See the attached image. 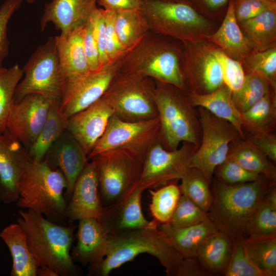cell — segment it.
Segmentation results:
<instances>
[{
    "label": "cell",
    "instance_id": "cell-55",
    "mask_svg": "<svg viewBox=\"0 0 276 276\" xmlns=\"http://www.w3.org/2000/svg\"><path fill=\"white\" fill-rule=\"evenodd\" d=\"M36 275L38 276H59L53 269L47 267H39L37 269Z\"/></svg>",
    "mask_w": 276,
    "mask_h": 276
},
{
    "label": "cell",
    "instance_id": "cell-7",
    "mask_svg": "<svg viewBox=\"0 0 276 276\" xmlns=\"http://www.w3.org/2000/svg\"><path fill=\"white\" fill-rule=\"evenodd\" d=\"M140 10L150 31L182 43L206 40L217 29L214 21L188 3L143 0Z\"/></svg>",
    "mask_w": 276,
    "mask_h": 276
},
{
    "label": "cell",
    "instance_id": "cell-41",
    "mask_svg": "<svg viewBox=\"0 0 276 276\" xmlns=\"http://www.w3.org/2000/svg\"><path fill=\"white\" fill-rule=\"evenodd\" d=\"M241 63L245 74L259 75L276 88V46L264 51H254Z\"/></svg>",
    "mask_w": 276,
    "mask_h": 276
},
{
    "label": "cell",
    "instance_id": "cell-35",
    "mask_svg": "<svg viewBox=\"0 0 276 276\" xmlns=\"http://www.w3.org/2000/svg\"><path fill=\"white\" fill-rule=\"evenodd\" d=\"M276 237L275 184L271 186L248 227L247 237Z\"/></svg>",
    "mask_w": 276,
    "mask_h": 276
},
{
    "label": "cell",
    "instance_id": "cell-33",
    "mask_svg": "<svg viewBox=\"0 0 276 276\" xmlns=\"http://www.w3.org/2000/svg\"><path fill=\"white\" fill-rule=\"evenodd\" d=\"M238 24L255 51H264L276 46V11H266Z\"/></svg>",
    "mask_w": 276,
    "mask_h": 276
},
{
    "label": "cell",
    "instance_id": "cell-19",
    "mask_svg": "<svg viewBox=\"0 0 276 276\" xmlns=\"http://www.w3.org/2000/svg\"><path fill=\"white\" fill-rule=\"evenodd\" d=\"M113 111L102 97L68 119L67 130L88 155L103 135Z\"/></svg>",
    "mask_w": 276,
    "mask_h": 276
},
{
    "label": "cell",
    "instance_id": "cell-50",
    "mask_svg": "<svg viewBox=\"0 0 276 276\" xmlns=\"http://www.w3.org/2000/svg\"><path fill=\"white\" fill-rule=\"evenodd\" d=\"M230 0H188L189 4L199 13L216 22L223 19Z\"/></svg>",
    "mask_w": 276,
    "mask_h": 276
},
{
    "label": "cell",
    "instance_id": "cell-26",
    "mask_svg": "<svg viewBox=\"0 0 276 276\" xmlns=\"http://www.w3.org/2000/svg\"><path fill=\"white\" fill-rule=\"evenodd\" d=\"M84 26L66 35L54 37L58 60L65 78L90 71L83 45Z\"/></svg>",
    "mask_w": 276,
    "mask_h": 276
},
{
    "label": "cell",
    "instance_id": "cell-20",
    "mask_svg": "<svg viewBox=\"0 0 276 276\" xmlns=\"http://www.w3.org/2000/svg\"><path fill=\"white\" fill-rule=\"evenodd\" d=\"M43 160L62 173L66 181L64 197L70 199L78 177L88 163L81 146L66 129L51 146Z\"/></svg>",
    "mask_w": 276,
    "mask_h": 276
},
{
    "label": "cell",
    "instance_id": "cell-2",
    "mask_svg": "<svg viewBox=\"0 0 276 276\" xmlns=\"http://www.w3.org/2000/svg\"><path fill=\"white\" fill-rule=\"evenodd\" d=\"M274 184L264 176L253 181L237 184L214 179L209 218L219 231L233 239L246 238L254 214Z\"/></svg>",
    "mask_w": 276,
    "mask_h": 276
},
{
    "label": "cell",
    "instance_id": "cell-40",
    "mask_svg": "<svg viewBox=\"0 0 276 276\" xmlns=\"http://www.w3.org/2000/svg\"><path fill=\"white\" fill-rule=\"evenodd\" d=\"M23 76L22 68L17 64L0 72V133L6 129L15 90Z\"/></svg>",
    "mask_w": 276,
    "mask_h": 276
},
{
    "label": "cell",
    "instance_id": "cell-5",
    "mask_svg": "<svg viewBox=\"0 0 276 276\" xmlns=\"http://www.w3.org/2000/svg\"><path fill=\"white\" fill-rule=\"evenodd\" d=\"M154 81V98L160 123L159 143L168 150L176 149L183 142L198 148L201 130L198 111L191 103L186 91L167 83Z\"/></svg>",
    "mask_w": 276,
    "mask_h": 276
},
{
    "label": "cell",
    "instance_id": "cell-58",
    "mask_svg": "<svg viewBox=\"0 0 276 276\" xmlns=\"http://www.w3.org/2000/svg\"><path fill=\"white\" fill-rule=\"evenodd\" d=\"M4 68V67H3L2 66H0V72L2 71Z\"/></svg>",
    "mask_w": 276,
    "mask_h": 276
},
{
    "label": "cell",
    "instance_id": "cell-51",
    "mask_svg": "<svg viewBox=\"0 0 276 276\" xmlns=\"http://www.w3.org/2000/svg\"><path fill=\"white\" fill-rule=\"evenodd\" d=\"M83 39L84 51L89 70L93 71L100 69L101 66L99 61V51L94 37L93 27L90 18L84 26Z\"/></svg>",
    "mask_w": 276,
    "mask_h": 276
},
{
    "label": "cell",
    "instance_id": "cell-27",
    "mask_svg": "<svg viewBox=\"0 0 276 276\" xmlns=\"http://www.w3.org/2000/svg\"><path fill=\"white\" fill-rule=\"evenodd\" d=\"M13 260L12 276H36L38 268L28 246L26 234L17 222L7 226L0 233Z\"/></svg>",
    "mask_w": 276,
    "mask_h": 276
},
{
    "label": "cell",
    "instance_id": "cell-22",
    "mask_svg": "<svg viewBox=\"0 0 276 276\" xmlns=\"http://www.w3.org/2000/svg\"><path fill=\"white\" fill-rule=\"evenodd\" d=\"M97 8V0H53L45 6L41 30L51 22L60 34L66 35L85 25Z\"/></svg>",
    "mask_w": 276,
    "mask_h": 276
},
{
    "label": "cell",
    "instance_id": "cell-3",
    "mask_svg": "<svg viewBox=\"0 0 276 276\" xmlns=\"http://www.w3.org/2000/svg\"><path fill=\"white\" fill-rule=\"evenodd\" d=\"M19 213L17 222L26 234L38 267L50 268L58 275H77L79 270L70 253L74 227L54 223L31 210Z\"/></svg>",
    "mask_w": 276,
    "mask_h": 276
},
{
    "label": "cell",
    "instance_id": "cell-23",
    "mask_svg": "<svg viewBox=\"0 0 276 276\" xmlns=\"http://www.w3.org/2000/svg\"><path fill=\"white\" fill-rule=\"evenodd\" d=\"M79 221L77 244L71 256L73 261L90 267L99 264L106 256L108 234L97 219L84 218Z\"/></svg>",
    "mask_w": 276,
    "mask_h": 276
},
{
    "label": "cell",
    "instance_id": "cell-4",
    "mask_svg": "<svg viewBox=\"0 0 276 276\" xmlns=\"http://www.w3.org/2000/svg\"><path fill=\"white\" fill-rule=\"evenodd\" d=\"M66 179L59 169H52L43 160L31 159L24 167L17 183L16 204L52 222L63 223L66 218Z\"/></svg>",
    "mask_w": 276,
    "mask_h": 276
},
{
    "label": "cell",
    "instance_id": "cell-47",
    "mask_svg": "<svg viewBox=\"0 0 276 276\" xmlns=\"http://www.w3.org/2000/svg\"><path fill=\"white\" fill-rule=\"evenodd\" d=\"M107 54L110 62L118 61L127 52L122 45L114 25V12L105 10Z\"/></svg>",
    "mask_w": 276,
    "mask_h": 276
},
{
    "label": "cell",
    "instance_id": "cell-24",
    "mask_svg": "<svg viewBox=\"0 0 276 276\" xmlns=\"http://www.w3.org/2000/svg\"><path fill=\"white\" fill-rule=\"evenodd\" d=\"M206 40L220 48L227 56L240 61L255 51L250 40L241 30L236 20L233 0H230L220 27L206 37Z\"/></svg>",
    "mask_w": 276,
    "mask_h": 276
},
{
    "label": "cell",
    "instance_id": "cell-48",
    "mask_svg": "<svg viewBox=\"0 0 276 276\" xmlns=\"http://www.w3.org/2000/svg\"><path fill=\"white\" fill-rule=\"evenodd\" d=\"M24 0H5L0 7V66L8 54L7 26L13 14Z\"/></svg>",
    "mask_w": 276,
    "mask_h": 276
},
{
    "label": "cell",
    "instance_id": "cell-57",
    "mask_svg": "<svg viewBox=\"0 0 276 276\" xmlns=\"http://www.w3.org/2000/svg\"><path fill=\"white\" fill-rule=\"evenodd\" d=\"M28 3H32L35 1V0H25Z\"/></svg>",
    "mask_w": 276,
    "mask_h": 276
},
{
    "label": "cell",
    "instance_id": "cell-9",
    "mask_svg": "<svg viewBox=\"0 0 276 276\" xmlns=\"http://www.w3.org/2000/svg\"><path fill=\"white\" fill-rule=\"evenodd\" d=\"M89 160L95 165L101 201L106 207L122 198L138 184L144 158L128 150L119 148L99 153Z\"/></svg>",
    "mask_w": 276,
    "mask_h": 276
},
{
    "label": "cell",
    "instance_id": "cell-31",
    "mask_svg": "<svg viewBox=\"0 0 276 276\" xmlns=\"http://www.w3.org/2000/svg\"><path fill=\"white\" fill-rule=\"evenodd\" d=\"M227 158L275 183L276 168L273 162L247 139H242L231 143Z\"/></svg>",
    "mask_w": 276,
    "mask_h": 276
},
{
    "label": "cell",
    "instance_id": "cell-12",
    "mask_svg": "<svg viewBox=\"0 0 276 276\" xmlns=\"http://www.w3.org/2000/svg\"><path fill=\"white\" fill-rule=\"evenodd\" d=\"M160 123L158 117L144 121L128 122L112 115L103 135L88 155L92 157L104 152L125 149L145 159L150 149L159 142Z\"/></svg>",
    "mask_w": 276,
    "mask_h": 276
},
{
    "label": "cell",
    "instance_id": "cell-59",
    "mask_svg": "<svg viewBox=\"0 0 276 276\" xmlns=\"http://www.w3.org/2000/svg\"><path fill=\"white\" fill-rule=\"evenodd\" d=\"M271 1H275V2H276V0H271Z\"/></svg>",
    "mask_w": 276,
    "mask_h": 276
},
{
    "label": "cell",
    "instance_id": "cell-39",
    "mask_svg": "<svg viewBox=\"0 0 276 276\" xmlns=\"http://www.w3.org/2000/svg\"><path fill=\"white\" fill-rule=\"evenodd\" d=\"M151 192L150 210L154 220L159 224L168 223L181 195L179 187L175 184L170 183Z\"/></svg>",
    "mask_w": 276,
    "mask_h": 276
},
{
    "label": "cell",
    "instance_id": "cell-34",
    "mask_svg": "<svg viewBox=\"0 0 276 276\" xmlns=\"http://www.w3.org/2000/svg\"><path fill=\"white\" fill-rule=\"evenodd\" d=\"M114 25L119 39L127 51L139 43L150 31L140 9L114 12Z\"/></svg>",
    "mask_w": 276,
    "mask_h": 276
},
{
    "label": "cell",
    "instance_id": "cell-21",
    "mask_svg": "<svg viewBox=\"0 0 276 276\" xmlns=\"http://www.w3.org/2000/svg\"><path fill=\"white\" fill-rule=\"evenodd\" d=\"M103 210L97 172L95 164L90 160L75 184L66 206V217L71 222L88 218L98 219Z\"/></svg>",
    "mask_w": 276,
    "mask_h": 276
},
{
    "label": "cell",
    "instance_id": "cell-6",
    "mask_svg": "<svg viewBox=\"0 0 276 276\" xmlns=\"http://www.w3.org/2000/svg\"><path fill=\"white\" fill-rule=\"evenodd\" d=\"M182 43L147 34L119 61V71L143 75L187 91L182 70Z\"/></svg>",
    "mask_w": 276,
    "mask_h": 276
},
{
    "label": "cell",
    "instance_id": "cell-28",
    "mask_svg": "<svg viewBox=\"0 0 276 276\" xmlns=\"http://www.w3.org/2000/svg\"><path fill=\"white\" fill-rule=\"evenodd\" d=\"M158 227L183 258L196 257L198 248L205 239L219 231L209 218L186 227L174 228L167 223L159 224Z\"/></svg>",
    "mask_w": 276,
    "mask_h": 276
},
{
    "label": "cell",
    "instance_id": "cell-42",
    "mask_svg": "<svg viewBox=\"0 0 276 276\" xmlns=\"http://www.w3.org/2000/svg\"><path fill=\"white\" fill-rule=\"evenodd\" d=\"M234 240L233 248L225 276H275L258 267L246 254L243 239Z\"/></svg>",
    "mask_w": 276,
    "mask_h": 276
},
{
    "label": "cell",
    "instance_id": "cell-49",
    "mask_svg": "<svg viewBox=\"0 0 276 276\" xmlns=\"http://www.w3.org/2000/svg\"><path fill=\"white\" fill-rule=\"evenodd\" d=\"M90 20L98 49L100 63L102 67L110 63L107 54L104 9L98 7L93 12Z\"/></svg>",
    "mask_w": 276,
    "mask_h": 276
},
{
    "label": "cell",
    "instance_id": "cell-36",
    "mask_svg": "<svg viewBox=\"0 0 276 276\" xmlns=\"http://www.w3.org/2000/svg\"><path fill=\"white\" fill-rule=\"evenodd\" d=\"M272 88H274L269 81L261 76L245 74L241 87L232 93V99L237 109L242 113L259 102Z\"/></svg>",
    "mask_w": 276,
    "mask_h": 276
},
{
    "label": "cell",
    "instance_id": "cell-11",
    "mask_svg": "<svg viewBox=\"0 0 276 276\" xmlns=\"http://www.w3.org/2000/svg\"><path fill=\"white\" fill-rule=\"evenodd\" d=\"M197 107L201 139L192 157L190 168L201 171L212 183L214 171L226 159L231 143L245 138L229 122L202 107Z\"/></svg>",
    "mask_w": 276,
    "mask_h": 276
},
{
    "label": "cell",
    "instance_id": "cell-18",
    "mask_svg": "<svg viewBox=\"0 0 276 276\" xmlns=\"http://www.w3.org/2000/svg\"><path fill=\"white\" fill-rule=\"evenodd\" d=\"M144 190L138 183L117 201L103 207L98 220L108 235L147 227L155 222L148 220L142 212L141 199Z\"/></svg>",
    "mask_w": 276,
    "mask_h": 276
},
{
    "label": "cell",
    "instance_id": "cell-32",
    "mask_svg": "<svg viewBox=\"0 0 276 276\" xmlns=\"http://www.w3.org/2000/svg\"><path fill=\"white\" fill-rule=\"evenodd\" d=\"M68 119L59 103L51 102L45 123L36 140L28 150L33 160L44 159L51 146L67 129Z\"/></svg>",
    "mask_w": 276,
    "mask_h": 276
},
{
    "label": "cell",
    "instance_id": "cell-44",
    "mask_svg": "<svg viewBox=\"0 0 276 276\" xmlns=\"http://www.w3.org/2000/svg\"><path fill=\"white\" fill-rule=\"evenodd\" d=\"M209 44L211 52L219 63L223 83L232 92L238 90L242 85L245 76L242 63L229 57L214 44L209 42Z\"/></svg>",
    "mask_w": 276,
    "mask_h": 276
},
{
    "label": "cell",
    "instance_id": "cell-25",
    "mask_svg": "<svg viewBox=\"0 0 276 276\" xmlns=\"http://www.w3.org/2000/svg\"><path fill=\"white\" fill-rule=\"evenodd\" d=\"M232 93L224 83L214 91L206 94L186 91L194 107H202L214 116L229 122L245 138L242 129L241 113L234 103Z\"/></svg>",
    "mask_w": 276,
    "mask_h": 276
},
{
    "label": "cell",
    "instance_id": "cell-53",
    "mask_svg": "<svg viewBox=\"0 0 276 276\" xmlns=\"http://www.w3.org/2000/svg\"><path fill=\"white\" fill-rule=\"evenodd\" d=\"M175 276H212L199 262L196 257L183 258L179 263Z\"/></svg>",
    "mask_w": 276,
    "mask_h": 276
},
{
    "label": "cell",
    "instance_id": "cell-29",
    "mask_svg": "<svg viewBox=\"0 0 276 276\" xmlns=\"http://www.w3.org/2000/svg\"><path fill=\"white\" fill-rule=\"evenodd\" d=\"M233 244V238L218 231L202 243L196 257L212 275H224L230 261Z\"/></svg>",
    "mask_w": 276,
    "mask_h": 276
},
{
    "label": "cell",
    "instance_id": "cell-30",
    "mask_svg": "<svg viewBox=\"0 0 276 276\" xmlns=\"http://www.w3.org/2000/svg\"><path fill=\"white\" fill-rule=\"evenodd\" d=\"M241 120L244 135L274 132L276 128V89L271 88L259 102L242 112Z\"/></svg>",
    "mask_w": 276,
    "mask_h": 276
},
{
    "label": "cell",
    "instance_id": "cell-52",
    "mask_svg": "<svg viewBox=\"0 0 276 276\" xmlns=\"http://www.w3.org/2000/svg\"><path fill=\"white\" fill-rule=\"evenodd\" d=\"M260 150L263 152L272 162H276V135L274 132L256 135H244Z\"/></svg>",
    "mask_w": 276,
    "mask_h": 276
},
{
    "label": "cell",
    "instance_id": "cell-54",
    "mask_svg": "<svg viewBox=\"0 0 276 276\" xmlns=\"http://www.w3.org/2000/svg\"><path fill=\"white\" fill-rule=\"evenodd\" d=\"M102 8L117 12L123 10L140 9L143 0H97Z\"/></svg>",
    "mask_w": 276,
    "mask_h": 276
},
{
    "label": "cell",
    "instance_id": "cell-15",
    "mask_svg": "<svg viewBox=\"0 0 276 276\" xmlns=\"http://www.w3.org/2000/svg\"><path fill=\"white\" fill-rule=\"evenodd\" d=\"M119 61L110 62L96 71L65 78L60 105L68 118L103 96L119 71Z\"/></svg>",
    "mask_w": 276,
    "mask_h": 276
},
{
    "label": "cell",
    "instance_id": "cell-13",
    "mask_svg": "<svg viewBox=\"0 0 276 276\" xmlns=\"http://www.w3.org/2000/svg\"><path fill=\"white\" fill-rule=\"evenodd\" d=\"M197 148L192 143L183 142L176 149L168 150L157 142L145 157L139 185L146 190L180 179L190 168Z\"/></svg>",
    "mask_w": 276,
    "mask_h": 276
},
{
    "label": "cell",
    "instance_id": "cell-17",
    "mask_svg": "<svg viewBox=\"0 0 276 276\" xmlns=\"http://www.w3.org/2000/svg\"><path fill=\"white\" fill-rule=\"evenodd\" d=\"M32 159L28 150L6 129L0 133V201H17V183L25 166Z\"/></svg>",
    "mask_w": 276,
    "mask_h": 276
},
{
    "label": "cell",
    "instance_id": "cell-16",
    "mask_svg": "<svg viewBox=\"0 0 276 276\" xmlns=\"http://www.w3.org/2000/svg\"><path fill=\"white\" fill-rule=\"evenodd\" d=\"M51 103L41 95L30 94L12 106L6 129L28 150L45 123Z\"/></svg>",
    "mask_w": 276,
    "mask_h": 276
},
{
    "label": "cell",
    "instance_id": "cell-46",
    "mask_svg": "<svg viewBox=\"0 0 276 276\" xmlns=\"http://www.w3.org/2000/svg\"><path fill=\"white\" fill-rule=\"evenodd\" d=\"M237 22L245 20L266 11H276V2L271 0H233Z\"/></svg>",
    "mask_w": 276,
    "mask_h": 276
},
{
    "label": "cell",
    "instance_id": "cell-1",
    "mask_svg": "<svg viewBox=\"0 0 276 276\" xmlns=\"http://www.w3.org/2000/svg\"><path fill=\"white\" fill-rule=\"evenodd\" d=\"M155 222L147 227L108 235L107 252L98 265L90 267V274L107 276L112 270L133 260L137 256L148 254L156 258L165 267L167 275L175 276L183 259Z\"/></svg>",
    "mask_w": 276,
    "mask_h": 276
},
{
    "label": "cell",
    "instance_id": "cell-37",
    "mask_svg": "<svg viewBox=\"0 0 276 276\" xmlns=\"http://www.w3.org/2000/svg\"><path fill=\"white\" fill-rule=\"evenodd\" d=\"M179 189L185 195L203 211L208 212L212 201L211 182L203 173L195 168H190L180 179Z\"/></svg>",
    "mask_w": 276,
    "mask_h": 276
},
{
    "label": "cell",
    "instance_id": "cell-38",
    "mask_svg": "<svg viewBox=\"0 0 276 276\" xmlns=\"http://www.w3.org/2000/svg\"><path fill=\"white\" fill-rule=\"evenodd\" d=\"M245 252L260 268L276 274V237L243 239Z\"/></svg>",
    "mask_w": 276,
    "mask_h": 276
},
{
    "label": "cell",
    "instance_id": "cell-8",
    "mask_svg": "<svg viewBox=\"0 0 276 276\" xmlns=\"http://www.w3.org/2000/svg\"><path fill=\"white\" fill-rule=\"evenodd\" d=\"M154 88L152 78L119 71L102 97L119 119L128 122L148 120L158 117Z\"/></svg>",
    "mask_w": 276,
    "mask_h": 276
},
{
    "label": "cell",
    "instance_id": "cell-45",
    "mask_svg": "<svg viewBox=\"0 0 276 276\" xmlns=\"http://www.w3.org/2000/svg\"><path fill=\"white\" fill-rule=\"evenodd\" d=\"M214 175L216 179L227 184L253 181L263 176L248 171L237 162L228 158L216 168Z\"/></svg>",
    "mask_w": 276,
    "mask_h": 276
},
{
    "label": "cell",
    "instance_id": "cell-10",
    "mask_svg": "<svg viewBox=\"0 0 276 276\" xmlns=\"http://www.w3.org/2000/svg\"><path fill=\"white\" fill-rule=\"evenodd\" d=\"M24 78L17 84L13 103L30 94L41 95L51 102L60 103L65 77L61 68L54 37L37 47L24 68Z\"/></svg>",
    "mask_w": 276,
    "mask_h": 276
},
{
    "label": "cell",
    "instance_id": "cell-56",
    "mask_svg": "<svg viewBox=\"0 0 276 276\" xmlns=\"http://www.w3.org/2000/svg\"><path fill=\"white\" fill-rule=\"evenodd\" d=\"M158 1H166V2H178V3H185L189 4L188 0H158Z\"/></svg>",
    "mask_w": 276,
    "mask_h": 276
},
{
    "label": "cell",
    "instance_id": "cell-43",
    "mask_svg": "<svg viewBox=\"0 0 276 276\" xmlns=\"http://www.w3.org/2000/svg\"><path fill=\"white\" fill-rule=\"evenodd\" d=\"M208 219V212L181 194L173 214L167 223L174 228H183L199 224Z\"/></svg>",
    "mask_w": 276,
    "mask_h": 276
},
{
    "label": "cell",
    "instance_id": "cell-14",
    "mask_svg": "<svg viewBox=\"0 0 276 276\" xmlns=\"http://www.w3.org/2000/svg\"><path fill=\"white\" fill-rule=\"evenodd\" d=\"M181 70L186 91L206 94L223 83L219 63L206 40L182 43Z\"/></svg>",
    "mask_w": 276,
    "mask_h": 276
}]
</instances>
